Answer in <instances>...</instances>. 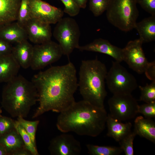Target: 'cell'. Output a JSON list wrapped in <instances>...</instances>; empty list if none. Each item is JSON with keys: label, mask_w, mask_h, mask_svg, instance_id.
<instances>
[{"label": "cell", "mask_w": 155, "mask_h": 155, "mask_svg": "<svg viewBox=\"0 0 155 155\" xmlns=\"http://www.w3.org/2000/svg\"><path fill=\"white\" fill-rule=\"evenodd\" d=\"M75 66L69 61L33 76L31 81L37 90L39 106L33 118L50 111L60 113L75 102L74 94L78 87Z\"/></svg>", "instance_id": "obj_1"}, {"label": "cell", "mask_w": 155, "mask_h": 155, "mask_svg": "<svg viewBox=\"0 0 155 155\" xmlns=\"http://www.w3.org/2000/svg\"><path fill=\"white\" fill-rule=\"evenodd\" d=\"M107 116L104 107H97L82 100L75 101L60 113L56 125L62 133L72 132L80 135L96 137L104 130Z\"/></svg>", "instance_id": "obj_2"}, {"label": "cell", "mask_w": 155, "mask_h": 155, "mask_svg": "<svg viewBox=\"0 0 155 155\" xmlns=\"http://www.w3.org/2000/svg\"><path fill=\"white\" fill-rule=\"evenodd\" d=\"M1 98L2 107L11 117L24 118L38 101V95L33 82L19 75L6 83Z\"/></svg>", "instance_id": "obj_3"}, {"label": "cell", "mask_w": 155, "mask_h": 155, "mask_svg": "<svg viewBox=\"0 0 155 155\" xmlns=\"http://www.w3.org/2000/svg\"><path fill=\"white\" fill-rule=\"evenodd\" d=\"M107 72L105 65L95 59L82 61L79 71L78 87L83 100L100 108H104L107 94L105 81Z\"/></svg>", "instance_id": "obj_4"}, {"label": "cell", "mask_w": 155, "mask_h": 155, "mask_svg": "<svg viewBox=\"0 0 155 155\" xmlns=\"http://www.w3.org/2000/svg\"><path fill=\"white\" fill-rule=\"evenodd\" d=\"M136 0H110L106 10L108 20L125 32L134 29L139 16Z\"/></svg>", "instance_id": "obj_5"}, {"label": "cell", "mask_w": 155, "mask_h": 155, "mask_svg": "<svg viewBox=\"0 0 155 155\" xmlns=\"http://www.w3.org/2000/svg\"><path fill=\"white\" fill-rule=\"evenodd\" d=\"M53 35L57 41L63 55L68 57L79 46L80 29L76 21L70 17L62 18L57 23Z\"/></svg>", "instance_id": "obj_6"}, {"label": "cell", "mask_w": 155, "mask_h": 155, "mask_svg": "<svg viewBox=\"0 0 155 155\" xmlns=\"http://www.w3.org/2000/svg\"><path fill=\"white\" fill-rule=\"evenodd\" d=\"M112 63L105 80L109 90L113 94H131L138 86L135 78L120 62Z\"/></svg>", "instance_id": "obj_7"}, {"label": "cell", "mask_w": 155, "mask_h": 155, "mask_svg": "<svg viewBox=\"0 0 155 155\" xmlns=\"http://www.w3.org/2000/svg\"><path fill=\"white\" fill-rule=\"evenodd\" d=\"M108 104L111 116L120 121L133 119L138 113L139 105L131 94H113Z\"/></svg>", "instance_id": "obj_8"}, {"label": "cell", "mask_w": 155, "mask_h": 155, "mask_svg": "<svg viewBox=\"0 0 155 155\" xmlns=\"http://www.w3.org/2000/svg\"><path fill=\"white\" fill-rule=\"evenodd\" d=\"M63 53L58 44L51 40L33 46L30 67L33 70L43 69L59 60Z\"/></svg>", "instance_id": "obj_9"}, {"label": "cell", "mask_w": 155, "mask_h": 155, "mask_svg": "<svg viewBox=\"0 0 155 155\" xmlns=\"http://www.w3.org/2000/svg\"><path fill=\"white\" fill-rule=\"evenodd\" d=\"M143 43L139 38L129 41L122 49L123 61L131 69L140 74L144 73L149 63L142 48Z\"/></svg>", "instance_id": "obj_10"}, {"label": "cell", "mask_w": 155, "mask_h": 155, "mask_svg": "<svg viewBox=\"0 0 155 155\" xmlns=\"http://www.w3.org/2000/svg\"><path fill=\"white\" fill-rule=\"evenodd\" d=\"M30 16L49 24H56L62 18L63 11L42 0H29Z\"/></svg>", "instance_id": "obj_11"}, {"label": "cell", "mask_w": 155, "mask_h": 155, "mask_svg": "<svg viewBox=\"0 0 155 155\" xmlns=\"http://www.w3.org/2000/svg\"><path fill=\"white\" fill-rule=\"evenodd\" d=\"M63 133L51 141L49 150L52 155H78L82 147L80 142L68 133Z\"/></svg>", "instance_id": "obj_12"}, {"label": "cell", "mask_w": 155, "mask_h": 155, "mask_svg": "<svg viewBox=\"0 0 155 155\" xmlns=\"http://www.w3.org/2000/svg\"><path fill=\"white\" fill-rule=\"evenodd\" d=\"M28 38L35 44H40L51 40L50 24L31 18L24 27Z\"/></svg>", "instance_id": "obj_13"}, {"label": "cell", "mask_w": 155, "mask_h": 155, "mask_svg": "<svg viewBox=\"0 0 155 155\" xmlns=\"http://www.w3.org/2000/svg\"><path fill=\"white\" fill-rule=\"evenodd\" d=\"M78 49L81 51H89L100 53L108 55L115 61H123L122 49L114 46L106 40L99 38L83 46H79Z\"/></svg>", "instance_id": "obj_14"}, {"label": "cell", "mask_w": 155, "mask_h": 155, "mask_svg": "<svg viewBox=\"0 0 155 155\" xmlns=\"http://www.w3.org/2000/svg\"><path fill=\"white\" fill-rule=\"evenodd\" d=\"M0 38L10 43H16L27 40L25 29L15 22L0 26Z\"/></svg>", "instance_id": "obj_15"}, {"label": "cell", "mask_w": 155, "mask_h": 155, "mask_svg": "<svg viewBox=\"0 0 155 155\" xmlns=\"http://www.w3.org/2000/svg\"><path fill=\"white\" fill-rule=\"evenodd\" d=\"M20 67L11 53L0 55V83H6L14 78Z\"/></svg>", "instance_id": "obj_16"}, {"label": "cell", "mask_w": 155, "mask_h": 155, "mask_svg": "<svg viewBox=\"0 0 155 155\" xmlns=\"http://www.w3.org/2000/svg\"><path fill=\"white\" fill-rule=\"evenodd\" d=\"M33 46L24 40L12 47L11 54L20 67L26 69L30 66Z\"/></svg>", "instance_id": "obj_17"}, {"label": "cell", "mask_w": 155, "mask_h": 155, "mask_svg": "<svg viewBox=\"0 0 155 155\" xmlns=\"http://www.w3.org/2000/svg\"><path fill=\"white\" fill-rule=\"evenodd\" d=\"M106 123L107 127V135L119 142L131 131L132 127L130 122L123 123L107 115Z\"/></svg>", "instance_id": "obj_18"}, {"label": "cell", "mask_w": 155, "mask_h": 155, "mask_svg": "<svg viewBox=\"0 0 155 155\" xmlns=\"http://www.w3.org/2000/svg\"><path fill=\"white\" fill-rule=\"evenodd\" d=\"M21 0H0V26L16 21Z\"/></svg>", "instance_id": "obj_19"}, {"label": "cell", "mask_w": 155, "mask_h": 155, "mask_svg": "<svg viewBox=\"0 0 155 155\" xmlns=\"http://www.w3.org/2000/svg\"><path fill=\"white\" fill-rule=\"evenodd\" d=\"M133 131L137 135L155 143V123L151 119L141 116L137 117L134 120Z\"/></svg>", "instance_id": "obj_20"}, {"label": "cell", "mask_w": 155, "mask_h": 155, "mask_svg": "<svg viewBox=\"0 0 155 155\" xmlns=\"http://www.w3.org/2000/svg\"><path fill=\"white\" fill-rule=\"evenodd\" d=\"M137 31L139 38L143 43L155 40V15L146 18L136 22L134 28Z\"/></svg>", "instance_id": "obj_21"}, {"label": "cell", "mask_w": 155, "mask_h": 155, "mask_svg": "<svg viewBox=\"0 0 155 155\" xmlns=\"http://www.w3.org/2000/svg\"><path fill=\"white\" fill-rule=\"evenodd\" d=\"M0 144L4 148L7 155H12L15 151L25 147L21 137L15 128L1 135Z\"/></svg>", "instance_id": "obj_22"}, {"label": "cell", "mask_w": 155, "mask_h": 155, "mask_svg": "<svg viewBox=\"0 0 155 155\" xmlns=\"http://www.w3.org/2000/svg\"><path fill=\"white\" fill-rule=\"evenodd\" d=\"M89 154L91 155H118L123 151L121 147L115 146L86 145Z\"/></svg>", "instance_id": "obj_23"}, {"label": "cell", "mask_w": 155, "mask_h": 155, "mask_svg": "<svg viewBox=\"0 0 155 155\" xmlns=\"http://www.w3.org/2000/svg\"><path fill=\"white\" fill-rule=\"evenodd\" d=\"M15 128L21 137L25 147L31 153L32 155H39L36 147L33 144L30 136L17 120L15 121Z\"/></svg>", "instance_id": "obj_24"}, {"label": "cell", "mask_w": 155, "mask_h": 155, "mask_svg": "<svg viewBox=\"0 0 155 155\" xmlns=\"http://www.w3.org/2000/svg\"><path fill=\"white\" fill-rule=\"evenodd\" d=\"M31 18L29 0H21L18 11L17 22L24 28Z\"/></svg>", "instance_id": "obj_25"}, {"label": "cell", "mask_w": 155, "mask_h": 155, "mask_svg": "<svg viewBox=\"0 0 155 155\" xmlns=\"http://www.w3.org/2000/svg\"><path fill=\"white\" fill-rule=\"evenodd\" d=\"M141 91L139 100L146 103L155 102V81L144 86H139Z\"/></svg>", "instance_id": "obj_26"}, {"label": "cell", "mask_w": 155, "mask_h": 155, "mask_svg": "<svg viewBox=\"0 0 155 155\" xmlns=\"http://www.w3.org/2000/svg\"><path fill=\"white\" fill-rule=\"evenodd\" d=\"M17 121L24 129L30 136L34 145L36 146V135L39 121H31L26 120L22 117L17 118Z\"/></svg>", "instance_id": "obj_27"}, {"label": "cell", "mask_w": 155, "mask_h": 155, "mask_svg": "<svg viewBox=\"0 0 155 155\" xmlns=\"http://www.w3.org/2000/svg\"><path fill=\"white\" fill-rule=\"evenodd\" d=\"M90 10L96 17L101 15L106 11L110 0H89Z\"/></svg>", "instance_id": "obj_28"}, {"label": "cell", "mask_w": 155, "mask_h": 155, "mask_svg": "<svg viewBox=\"0 0 155 155\" xmlns=\"http://www.w3.org/2000/svg\"><path fill=\"white\" fill-rule=\"evenodd\" d=\"M133 131L119 142L120 147L126 155H133V141L136 135Z\"/></svg>", "instance_id": "obj_29"}, {"label": "cell", "mask_w": 155, "mask_h": 155, "mask_svg": "<svg viewBox=\"0 0 155 155\" xmlns=\"http://www.w3.org/2000/svg\"><path fill=\"white\" fill-rule=\"evenodd\" d=\"M15 121L7 117L0 115V132L4 134L15 129Z\"/></svg>", "instance_id": "obj_30"}, {"label": "cell", "mask_w": 155, "mask_h": 155, "mask_svg": "<svg viewBox=\"0 0 155 155\" xmlns=\"http://www.w3.org/2000/svg\"><path fill=\"white\" fill-rule=\"evenodd\" d=\"M64 5L63 12L71 17L77 15L80 8L74 0H60Z\"/></svg>", "instance_id": "obj_31"}, {"label": "cell", "mask_w": 155, "mask_h": 155, "mask_svg": "<svg viewBox=\"0 0 155 155\" xmlns=\"http://www.w3.org/2000/svg\"><path fill=\"white\" fill-rule=\"evenodd\" d=\"M138 113L142 114L146 118L151 119L154 118L155 102L139 105Z\"/></svg>", "instance_id": "obj_32"}, {"label": "cell", "mask_w": 155, "mask_h": 155, "mask_svg": "<svg viewBox=\"0 0 155 155\" xmlns=\"http://www.w3.org/2000/svg\"><path fill=\"white\" fill-rule=\"evenodd\" d=\"M146 11L152 15H155V0H136Z\"/></svg>", "instance_id": "obj_33"}, {"label": "cell", "mask_w": 155, "mask_h": 155, "mask_svg": "<svg viewBox=\"0 0 155 155\" xmlns=\"http://www.w3.org/2000/svg\"><path fill=\"white\" fill-rule=\"evenodd\" d=\"M144 73L147 78L152 81H155V61L149 62Z\"/></svg>", "instance_id": "obj_34"}, {"label": "cell", "mask_w": 155, "mask_h": 155, "mask_svg": "<svg viewBox=\"0 0 155 155\" xmlns=\"http://www.w3.org/2000/svg\"><path fill=\"white\" fill-rule=\"evenodd\" d=\"M12 47L11 44L0 38V55L11 53Z\"/></svg>", "instance_id": "obj_35"}, {"label": "cell", "mask_w": 155, "mask_h": 155, "mask_svg": "<svg viewBox=\"0 0 155 155\" xmlns=\"http://www.w3.org/2000/svg\"><path fill=\"white\" fill-rule=\"evenodd\" d=\"M12 155H32L31 153L25 147L13 152Z\"/></svg>", "instance_id": "obj_36"}, {"label": "cell", "mask_w": 155, "mask_h": 155, "mask_svg": "<svg viewBox=\"0 0 155 155\" xmlns=\"http://www.w3.org/2000/svg\"><path fill=\"white\" fill-rule=\"evenodd\" d=\"M80 8L85 9L88 0H74Z\"/></svg>", "instance_id": "obj_37"}, {"label": "cell", "mask_w": 155, "mask_h": 155, "mask_svg": "<svg viewBox=\"0 0 155 155\" xmlns=\"http://www.w3.org/2000/svg\"><path fill=\"white\" fill-rule=\"evenodd\" d=\"M7 153L3 147L0 144V155H7Z\"/></svg>", "instance_id": "obj_38"}, {"label": "cell", "mask_w": 155, "mask_h": 155, "mask_svg": "<svg viewBox=\"0 0 155 155\" xmlns=\"http://www.w3.org/2000/svg\"><path fill=\"white\" fill-rule=\"evenodd\" d=\"M2 113V110H1V108H0V115H1V114Z\"/></svg>", "instance_id": "obj_39"}, {"label": "cell", "mask_w": 155, "mask_h": 155, "mask_svg": "<svg viewBox=\"0 0 155 155\" xmlns=\"http://www.w3.org/2000/svg\"><path fill=\"white\" fill-rule=\"evenodd\" d=\"M1 133H0V136H1Z\"/></svg>", "instance_id": "obj_40"}]
</instances>
